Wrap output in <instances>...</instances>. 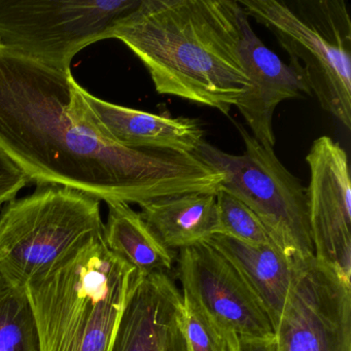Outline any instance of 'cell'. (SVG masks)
Segmentation results:
<instances>
[{"label": "cell", "instance_id": "cell-3", "mask_svg": "<svg viewBox=\"0 0 351 351\" xmlns=\"http://www.w3.org/2000/svg\"><path fill=\"white\" fill-rule=\"evenodd\" d=\"M138 272L90 238L26 285L38 351H112Z\"/></svg>", "mask_w": 351, "mask_h": 351}, {"label": "cell", "instance_id": "cell-15", "mask_svg": "<svg viewBox=\"0 0 351 351\" xmlns=\"http://www.w3.org/2000/svg\"><path fill=\"white\" fill-rule=\"evenodd\" d=\"M141 217L171 250H182L221 234L217 195L186 193L139 205Z\"/></svg>", "mask_w": 351, "mask_h": 351}, {"label": "cell", "instance_id": "cell-2", "mask_svg": "<svg viewBox=\"0 0 351 351\" xmlns=\"http://www.w3.org/2000/svg\"><path fill=\"white\" fill-rule=\"evenodd\" d=\"M238 0H141L110 29L145 65L160 95L228 114L250 88Z\"/></svg>", "mask_w": 351, "mask_h": 351}, {"label": "cell", "instance_id": "cell-1", "mask_svg": "<svg viewBox=\"0 0 351 351\" xmlns=\"http://www.w3.org/2000/svg\"><path fill=\"white\" fill-rule=\"evenodd\" d=\"M73 79L0 43V149L30 182L129 205L219 193L223 174L194 154L127 149L96 134L73 112Z\"/></svg>", "mask_w": 351, "mask_h": 351}, {"label": "cell", "instance_id": "cell-4", "mask_svg": "<svg viewBox=\"0 0 351 351\" xmlns=\"http://www.w3.org/2000/svg\"><path fill=\"white\" fill-rule=\"evenodd\" d=\"M303 71L322 110L351 129V17L344 0H238Z\"/></svg>", "mask_w": 351, "mask_h": 351}, {"label": "cell", "instance_id": "cell-14", "mask_svg": "<svg viewBox=\"0 0 351 351\" xmlns=\"http://www.w3.org/2000/svg\"><path fill=\"white\" fill-rule=\"evenodd\" d=\"M234 265L276 328L293 278L295 262L273 244H250L223 234L204 240Z\"/></svg>", "mask_w": 351, "mask_h": 351}, {"label": "cell", "instance_id": "cell-13", "mask_svg": "<svg viewBox=\"0 0 351 351\" xmlns=\"http://www.w3.org/2000/svg\"><path fill=\"white\" fill-rule=\"evenodd\" d=\"M182 295L171 274L138 273L125 305L112 351H163Z\"/></svg>", "mask_w": 351, "mask_h": 351}, {"label": "cell", "instance_id": "cell-5", "mask_svg": "<svg viewBox=\"0 0 351 351\" xmlns=\"http://www.w3.org/2000/svg\"><path fill=\"white\" fill-rule=\"evenodd\" d=\"M104 232L98 199L66 186L40 184L1 211L0 276L25 287Z\"/></svg>", "mask_w": 351, "mask_h": 351}, {"label": "cell", "instance_id": "cell-18", "mask_svg": "<svg viewBox=\"0 0 351 351\" xmlns=\"http://www.w3.org/2000/svg\"><path fill=\"white\" fill-rule=\"evenodd\" d=\"M182 328L190 351H235L238 338L228 336L188 293L182 291Z\"/></svg>", "mask_w": 351, "mask_h": 351}, {"label": "cell", "instance_id": "cell-16", "mask_svg": "<svg viewBox=\"0 0 351 351\" xmlns=\"http://www.w3.org/2000/svg\"><path fill=\"white\" fill-rule=\"evenodd\" d=\"M108 221L104 223V241L114 254L124 258L143 276L154 273H171L176 254L166 247L130 205L106 203Z\"/></svg>", "mask_w": 351, "mask_h": 351}, {"label": "cell", "instance_id": "cell-19", "mask_svg": "<svg viewBox=\"0 0 351 351\" xmlns=\"http://www.w3.org/2000/svg\"><path fill=\"white\" fill-rule=\"evenodd\" d=\"M217 206L221 234L245 243L275 245L260 219L241 200L221 189Z\"/></svg>", "mask_w": 351, "mask_h": 351}, {"label": "cell", "instance_id": "cell-11", "mask_svg": "<svg viewBox=\"0 0 351 351\" xmlns=\"http://www.w3.org/2000/svg\"><path fill=\"white\" fill-rule=\"evenodd\" d=\"M73 112L108 143L132 149L194 154L204 141L196 119L151 114L104 101L71 81Z\"/></svg>", "mask_w": 351, "mask_h": 351}, {"label": "cell", "instance_id": "cell-9", "mask_svg": "<svg viewBox=\"0 0 351 351\" xmlns=\"http://www.w3.org/2000/svg\"><path fill=\"white\" fill-rule=\"evenodd\" d=\"M178 276L211 319L231 338L274 339L270 317L258 295L229 260L202 241L180 250Z\"/></svg>", "mask_w": 351, "mask_h": 351}, {"label": "cell", "instance_id": "cell-7", "mask_svg": "<svg viewBox=\"0 0 351 351\" xmlns=\"http://www.w3.org/2000/svg\"><path fill=\"white\" fill-rule=\"evenodd\" d=\"M141 0H0V43L58 71L90 45L108 40Z\"/></svg>", "mask_w": 351, "mask_h": 351}, {"label": "cell", "instance_id": "cell-20", "mask_svg": "<svg viewBox=\"0 0 351 351\" xmlns=\"http://www.w3.org/2000/svg\"><path fill=\"white\" fill-rule=\"evenodd\" d=\"M30 182L20 166L0 149V207L16 199L18 193Z\"/></svg>", "mask_w": 351, "mask_h": 351}, {"label": "cell", "instance_id": "cell-10", "mask_svg": "<svg viewBox=\"0 0 351 351\" xmlns=\"http://www.w3.org/2000/svg\"><path fill=\"white\" fill-rule=\"evenodd\" d=\"M310 227L315 258L351 276V180L348 156L330 136L315 139L306 156Z\"/></svg>", "mask_w": 351, "mask_h": 351}, {"label": "cell", "instance_id": "cell-12", "mask_svg": "<svg viewBox=\"0 0 351 351\" xmlns=\"http://www.w3.org/2000/svg\"><path fill=\"white\" fill-rule=\"evenodd\" d=\"M240 55L250 79V88L236 104L252 132L264 147L274 149L273 116L282 101L305 96L311 89L303 71L283 62L254 34L247 16L242 20Z\"/></svg>", "mask_w": 351, "mask_h": 351}, {"label": "cell", "instance_id": "cell-22", "mask_svg": "<svg viewBox=\"0 0 351 351\" xmlns=\"http://www.w3.org/2000/svg\"><path fill=\"white\" fill-rule=\"evenodd\" d=\"M235 351H274V339L238 337Z\"/></svg>", "mask_w": 351, "mask_h": 351}, {"label": "cell", "instance_id": "cell-21", "mask_svg": "<svg viewBox=\"0 0 351 351\" xmlns=\"http://www.w3.org/2000/svg\"><path fill=\"white\" fill-rule=\"evenodd\" d=\"M182 305L174 313L166 335L163 351H190L184 337L182 319Z\"/></svg>", "mask_w": 351, "mask_h": 351}, {"label": "cell", "instance_id": "cell-6", "mask_svg": "<svg viewBox=\"0 0 351 351\" xmlns=\"http://www.w3.org/2000/svg\"><path fill=\"white\" fill-rule=\"evenodd\" d=\"M243 153L232 155L202 141L194 155L223 174L221 189L247 205L277 248L291 258L315 256L307 188L243 127Z\"/></svg>", "mask_w": 351, "mask_h": 351}, {"label": "cell", "instance_id": "cell-8", "mask_svg": "<svg viewBox=\"0 0 351 351\" xmlns=\"http://www.w3.org/2000/svg\"><path fill=\"white\" fill-rule=\"evenodd\" d=\"M293 262L274 351H351L350 281L315 256Z\"/></svg>", "mask_w": 351, "mask_h": 351}, {"label": "cell", "instance_id": "cell-17", "mask_svg": "<svg viewBox=\"0 0 351 351\" xmlns=\"http://www.w3.org/2000/svg\"><path fill=\"white\" fill-rule=\"evenodd\" d=\"M0 351H38V332L25 287L0 276Z\"/></svg>", "mask_w": 351, "mask_h": 351}]
</instances>
